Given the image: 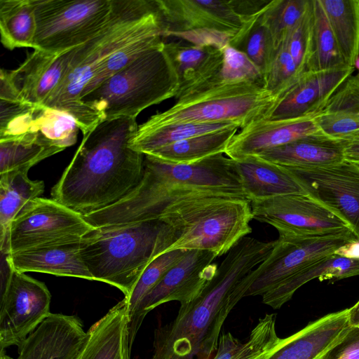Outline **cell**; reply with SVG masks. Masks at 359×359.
<instances>
[{"label":"cell","mask_w":359,"mask_h":359,"mask_svg":"<svg viewBox=\"0 0 359 359\" xmlns=\"http://www.w3.org/2000/svg\"><path fill=\"white\" fill-rule=\"evenodd\" d=\"M273 245L274 241L252 237L240 240L201 293L180 305L172 321L155 330L151 359H212L226 318L245 297L255 279V268Z\"/></svg>","instance_id":"obj_1"},{"label":"cell","mask_w":359,"mask_h":359,"mask_svg":"<svg viewBox=\"0 0 359 359\" xmlns=\"http://www.w3.org/2000/svg\"><path fill=\"white\" fill-rule=\"evenodd\" d=\"M136 118L100 121L83 135L74 157L53 187V199L86 215L120 201L140 182L144 154L130 141Z\"/></svg>","instance_id":"obj_2"},{"label":"cell","mask_w":359,"mask_h":359,"mask_svg":"<svg viewBox=\"0 0 359 359\" xmlns=\"http://www.w3.org/2000/svg\"><path fill=\"white\" fill-rule=\"evenodd\" d=\"M191 195L246 198L233 161L224 154L181 164L144 154L138 184L116 203L83 217L95 228L156 219L174 200Z\"/></svg>","instance_id":"obj_3"},{"label":"cell","mask_w":359,"mask_h":359,"mask_svg":"<svg viewBox=\"0 0 359 359\" xmlns=\"http://www.w3.org/2000/svg\"><path fill=\"white\" fill-rule=\"evenodd\" d=\"M165 25L155 0H114L111 18L94 37L76 47L70 70L43 107L74 118L83 135L92 128L81 95L105 60L141 36L163 33Z\"/></svg>","instance_id":"obj_4"},{"label":"cell","mask_w":359,"mask_h":359,"mask_svg":"<svg viewBox=\"0 0 359 359\" xmlns=\"http://www.w3.org/2000/svg\"><path fill=\"white\" fill-rule=\"evenodd\" d=\"M171 243L169 226L156 219L94 228L82 237L80 252L93 280L114 286L127 297Z\"/></svg>","instance_id":"obj_5"},{"label":"cell","mask_w":359,"mask_h":359,"mask_svg":"<svg viewBox=\"0 0 359 359\" xmlns=\"http://www.w3.org/2000/svg\"><path fill=\"white\" fill-rule=\"evenodd\" d=\"M165 43L151 48L80 99L92 129L104 119L135 118L175 97L180 87Z\"/></svg>","instance_id":"obj_6"},{"label":"cell","mask_w":359,"mask_h":359,"mask_svg":"<svg viewBox=\"0 0 359 359\" xmlns=\"http://www.w3.org/2000/svg\"><path fill=\"white\" fill-rule=\"evenodd\" d=\"M158 219L170 230L172 243L166 252L206 250L220 257L252 232L253 216L245 198L191 195L174 200Z\"/></svg>","instance_id":"obj_7"},{"label":"cell","mask_w":359,"mask_h":359,"mask_svg":"<svg viewBox=\"0 0 359 359\" xmlns=\"http://www.w3.org/2000/svg\"><path fill=\"white\" fill-rule=\"evenodd\" d=\"M279 101L278 96L258 83L219 82L175 99L170 108L151 116L138 129L220 122H235L242 129L267 118Z\"/></svg>","instance_id":"obj_8"},{"label":"cell","mask_w":359,"mask_h":359,"mask_svg":"<svg viewBox=\"0 0 359 359\" xmlns=\"http://www.w3.org/2000/svg\"><path fill=\"white\" fill-rule=\"evenodd\" d=\"M34 50L58 53L77 47L109 22L114 0H33Z\"/></svg>","instance_id":"obj_9"},{"label":"cell","mask_w":359,"mask_h":359,"mask_svg":"<svg viewBox=\"0 0 359 359\" xmlns=\"http://www.w3.org/2000/svg\"><path fill=\"white\" fill-rule=\"evenodd\" d=\"M355 238L350 229L321 234L280 233L270 253L255 268V279L245 297L262 296Z\"/></svg>","instance_id":"obj_10"},{"label":"cell","mask_w":359,"mask_h":359,"mask_svg":"<svg viewBox=\"0 0 359 359\" xmlns=\"http://www.w3.org/2000/svg\"><path fill=\"white\" fill-rule=\"evenodd\" d=\"M95 227L83 215L54 199L29 201L11 222L5 255L32 248L81 240Z\"/></svg>","instance_id":"obj_11"},{"label":"cell","mask_w":359,"mask_h":359,"mask_svg":"<svg viewBox=\"0 0 359 359\" xmlns=\"http://www.w3.org/2000/svg\"><path fill=\"white\" fill-rule=\"evenodd\" d=\"M8 265V264H7ZM1 278L0 348H20L50 314V293L46 285L8 266Z\"/></svg>","instance_id":"obj_12"},{"label":"cell","mask_w":359,"mask_h":359,"mask_svg":"<svg viewBox=\"0 0 359 359\" xmlns=\"http://www.w3.org/2000/svg\"><path fill=\"white\" fill-rule=\"evenodd\" d=\"M217 255L206 250H187L139 303L128 318V338L132 348L137 331L147 314L169 302L184 305L196 299L214 278Z\"/></svg>","instance_id":"obj_13"},{"label":"cell","mask_w":359,"mask_h":359,"mask_svg":"<svg viewBox=\"0 0 359 359\" xmlns=\"http://www.w3.org/2000/svg\"><path fill=\"white\" fill-rule=\"evenodd\" d=\"M283 167L309 196L343 219L359 238V165L344 160L322 167Z\"/></svg>","instance_id":"obj_14"},{"label":"cell","mask_w":359,"mask_h":359,"mask_svg":"<svg viewBox=\"0 0 359 359\" xmlns=\"http://www.w3.org/2000/svg\"><path fill=\"white\" fill-rule=\"evenodd\" d=\"M76 49L58 53L34 50L17 69H1L0 100L43 106L68 74Z\"/></svg>","instance_id":"obj_15"},{"label":"cell","mask_w":359,"mask_h":359,"mask_svg":"<svg viewBox=\"0 0 359 359\" xmlns=\"http://www.w3.org/2000/svg\"><path fill=\"white\" fill-rule=\"evenodd\" d=\"M250 205L253 219L272 226L279 234H321L350 229L308 194L278 196L250 201Z\"/></svg>","instance_id":"obj_16"},{"label":"cell","mask_w":359,"mask_h":359,"mask_svg":"<svg viewBox=\"0 0 359 359\" xmlns=\"http://www.w3.org/2000/svg\"><path fill=\"white\" fill-rule=\"evenodd\" d=\"M168 33L198 29L215 30L232 36L231 45L242 29L260 14L242 15L238 0H155Z\"/></svg>","instance_id":"obj_17"},{"label":"cell","mask_w":359,"mask_h":359,"mask_svg":"<svg viewBox=\"0 0 359 359\" xmlns=\"http://www.w3.org/2000/svg\"><path fill=\"white\" fill-rule=\"evenodd\" d=\"M88 339L76 316L51 313L18 348L16 359H78ZM0 359H11L2 349Z\"/></svg>","instance_id":"obj_18"},{"label":"cell","mask_w":359,"mask_h":359,"mask_svg":"<svg viewBox=\"0 0 359 359\" xmlns=\"http://www.w3.org/2000/svg\"><path fill=\"white\" fill-rule=\"evenodd\" d=\"M348 309L328 313L283 338L273 350L258 359H321L352 327Z\"/></svg>","instance_id":"obj_19"},{"label":"cell","mask_w":359,"mask_h":359,"mask_svg":"<svg viewBox=\"0 0 359 359\" xmlns=\"http://www.w3.org/2000/svg\"><path fill=\"white\" fill-rule=\"evenodd\" d=\"M320 132L314 117L264 118L241 129L224 154L231 159H240Z\"/></svg>","instance_id":"obj_20"},{"label":"cell","mask_w":359,"mask_h":359,"mask_svg":"<svg viewBox=\"0 0 359 359\" xmlns=\"http://www.w3.org/2000/svg\"><path fill=\"white\" fill-rule=\"evenodd\" d=\"M355 69L346 66L304 74L266 119L314 117L339 86L353 74Z\"/></svg>","instance_id":"obj_21"},{"label":"cell","mask_w":359,"mask_h":359,"mask_svg":"<svg viewBox=\"0 0 359 359\" xmlns=\"http://www.w3.org/2000/svg\"><path fill=\"white\" fill-rule=\"evenodd\" d=\"M81 241L20 250L5 255V260L10 268L20 272L34 271L93 280L81 255Z\"/></svg>","instance_id":"obj_22"},{"label":"cell","mask_w":359,"mask_h":359,"mask_svg":"<svg viewBox=\"0 0 359 359\" xmlns=\"http://www.w3.org/2000/svg\"><path fill=\"white\" fill-rule=\"evenodd\" d=\"M347 142L332 138L320 132L253 156L283 166H327L345 160L344 149Z\"/></svg>","instance_id":"obj_23"},{"label":"cell","mask_w":359,"mask_h":359,"mask_svg":"<svg viewBox=\"0 0 359 359\" xmlns=\"http://www.w3.org/2000/svg\"><path fill=\"white\" fill-rule=\"evenodd\" d=\"M245 196L250 201L288 195L307 194L297 180L282 165L256 156L232 159Z\"/></svg>","instance_id":"obj_24"},{"label":"cell","mask_w":359,"mask_h":359,"mask_svg":"<svg viewBox=\"0 0 359 359\" xmlns=\"http://www.w3.org/2000/svg\"><path fill=\"white\" fill-rule=\"evenodd\" d=\"M178 76L180 87L175 99L183 96L214 78L223 62V49L210 46L165 43Z\"/></svg>","instance_id":"obj_25"},{"label":"cell","mask_w":359,"mask_h":359,"mask_svg":"<svg viewBox=\"0 0 359 359\" xmlns=\"http://www.w3.org/2000/svg\"><path fill=\"white\" fill-rule=\"evenodd\" d=\"M126 302L123 299L88 330L78 359H132Z\"/></svg>","instance_id":"obj_26"},{"label":"cell","mask_w":359,"mask_h":359,"mask_svg":"<svg viewBox=\"0 0 359 359\" xmlns=\"http://www.w3.org/2000/svg\"><path fill=\"white\" fill-rule=\"evenodd\" d=\"M325 135L349 140L359 133V78L349 76L314 116Z\"/></svg>","instance_id":"obj_27"},{"label":"cell","mask_w":359,"mask_h":359,"mask_svg":"<svg viewBox=\"0 0 359 359\" xmlns=\"http://www.w3.org/2000/svg\"><path fill=\"white\" fill-rule=\"evenodd\" d=\"M39 107L32 127L11 137H0V174L29 170L43 159L64 150L48 139L41 129Z\"/></svg>","instance_id":"obj_28"},{"label":"cell","mask_w":359,"mask_h":359,"mask_svg":"<svg viewBox=\"0 0 359 359\" xmlns=\"http://www.w3.org/2000/svg\"><path fill=\"white\" fill-rule=\"evenodd\" d=\"M355 276H359V259L333 253L313 263L276 288L264 293L262 296V303L273 309H278L292 297L300 287L313 279L337 280Z\"/></svg>","instance_id":"obj_29"},{"label":"cell","mask_w":359,"mask_h":359,"mask_svg":"<svg viewBox=\"0 0 359 359\" xmlns=\"http://www.w3.org/2000/svg\"><path fill=\"white\" fill-rule=\"evenodd\" d=\"M276 323L275 313L265 314L244 341L230 332L221 334L212 359H258L269 353L283 340L277 334Z\"/></svg>","instance_id":"obj_30"},{"label":"cell","mask_w":359,"mask_h":359,"mask_svg":"<svg viewBox=\"0 0 359 359\" xmlns=\"http://www.w3.org/2000/svg\"><path fill=\"white\" fill-rule=\"evenodd\" d=\"M28 171L13 170L0 174V245L4 248L10 224L31 200L44 191L43 181L31 180Z\"/></svg>","instance_id":"obj_31"},{"label":"cell","mask_w":359,"mask_h":359,"mask_svg":"<svg viewBox=\"0 0 359 359\" xmlns=\"http://www.w3.org/2000/svg\"><path fill=\"white\" fill-rule=\"evenodd\" d=\"M240 128L233 127L181 140L156 149L151 155L166 163H191L219 154H225Z\"/></svg>","instance_id":"obj_32"},{"label":"cell","mask_w":359,"mask_h":359,"mask_svg":"<svg viewBox=\"0 0 359 359\" xmlns=\"http://www.w3.org/2000/svg\"><path fill=\"white\" fill-rule=\"evenodd\" d=\"M346 64L359 57V0H319Z\"/></svg>","instance_id":"obj_33"},{"label":"cell","mask_w":359,"mask_h":359,"mask_svg":"<svg viewBox=\"0 0 359 359\" xmlns=\"http://www.w3.org/2000/svg\"><path fill=\"white\" fill-rule=\"evenodd\" d=\"M36 29L33 0H0L1 41L6 48H33Z\"/></svg>","instance_id":"obj_34"},{"label":"cell","mask_w":359,"mask_h":359,"mask_svg":"<svg viewBox=\"0 0 359 359\" xmlns=\"http://www.w3.org/2000/svg\"><path fill=\"white\" fill-rule=\"evenodd\" d=\"M241 126L235 122L182 123L152 130L138 129L130 141V147L144 154L168 144L200 135Z\"/></svg>","instance_id":"obj_35"},{"label":"cell","mask_w":359,"mask_h":359,"mask_svg":"<svg viewBox=\"0 0 359 359\" xmlns=\"http://www.w3.org/2000/svg\"><path fill=\"white\" fill-rule=\"evenodd\" d=\"M311 0H273L262 15L259 22L268 32L276 50L306 15Z\"/></svg>","instance_id":"obj_36"},{"label":"cell","mask_w":359,"mask_h":359,"mask_svg":"<svg viewBox=\"0 0 359 359\" xmlns=\"http://www.w3.org/2000/svg\"><path fill=\"white\" fill-rule=\"evenodd\" d=\"M346 66L325 11L319 0H313V55L310 72Z\"/></svg>","instance_id":"obj_37"},{"label":"cell","mask_w":359,"mask_h":359,"mask_svg":"<svg viewBox=\"0 0 359 359\" xmlns=\"http://www.w3.org/2000/svg\"><path fill=\"white\" fill-rule=\"evenodd\" d=\"M163 33L141 36L121 47L111 54L83 89L80 99L113 74L123 69L146 50L163 43Z\"/></svg>","instance_id":"obj_38"},{"label":"cell","mask_w":359,"mask_h":359,"mask_svg":"<svg viewBox=\"0 0 359 359\" xmlns=\"http://www.w3.org/2000/svg\"><path fill=\"white\" fill-rule=\"evenodd\" d=\"M262 74L264 88L280 100L303 76L290 55L285 41L276 49Z\"/></svg>","instance_id":"obj_39"},{"label":"cell","mask_w":359,"mask_h":359,"mask_svg":"<svg viewBox=\"0 0 359 359\" xmlns=\"http://www.w3.org/2000/svg\"><path fill=\"white\" fill-rule=\"evenodd\" d=\"M187 251L176 250L164 252L147 266L130 295L123 298L128 306V316L133 313L143 298L157 285L168 270L185 255Z\"/></svg>","instance_id":"obj_40"},{"label":"cell","mask_w":359,"mask_h":359,"mask_svg":"<svg viewBox=\"0 0 359 359\" xmlns=\"http://www.w3.org/2000/svg\"><path fill=\"white\" fill-rule=\"evenodd\" d=\"M212 81L214 83L252 82L263 86V74L260 67L244 51L228 45L223 49L222 67Z\"/></svg>","instance_id":"obj_41"},{"label":"cell","mask_w":359,"mask_h":359,"mask_svg":"<svg viewBox=\"0 0 359 359\" xmlns=\"http://www.w3.org/2000/svg\"><path fill=\"white\" fill-rule=\"evenodd\" d=\"M287 50L299 73L310 72L313 55V0L302 20L285 39Z\"/></svg>","instance_id":"obj_42"},{"label":"cell","mask_w":359,"mask_h":359,"mask_svg":"<svg viewBox=\"0 0 359 359\" xmlns=\"http://www.w3.org/2000/svg\"><path fill=\"white\" fill-rule=\"evenodd\" d=\"M245 43H246L245 53L263 72L276 50L272 45L268 32L260 24L259 20L249 34Z\"/></svg>","instance_id":"obj_43"},{"label":"cell","mask_w":359,"mask_h":359,"mask_svg":"<svg viewBox=\"0 0 359 359\" xmlns=\"http://www.w3.org/2000/svg\"><path fill=\"white\" fill-rule=\"evenodd\" d=\"M171 36L185 40L193 45L210 46L219 49H224L226 46L231 45L232 40V36L228 34L208 29L170 32L165 37Z\"/></svg>","instance_id":"obj_44"},{"label":"cell","mask_w":359,"mask_h":359,"mask_svg":"<svg viewBox=\"0 0 359 359\" xmlns=\"http://www.w3.org/2000/svg\"><path fill=\"white\" fill-rule=\"evenodd\" d=\"M321 359H359V328L353 327Z\"/></svg>","instance_id":"obj_45"},{"label":"cell","mask_w":359,"mask_h":359,"mask_svg":"<svg viewBox=\"0 0 359 359\" xmlns=\"http://www.w3.org/2000/svg\"><path fill=\"white\" fill-rule=\"evenodd\" d=\"M334 253L342 257L359 259V238H355L349 241Z\"/></svg>","instance_id":"obj_46"},{"label":"cell","mask_w":359,"mask_h":359,"mask_svg":"<svg viewBox=\"0 0 359 359\" xmlns=\"http://www.w3.org/2000/svg\"><path fill=\"white\" fill-rule=\"evenodd\" d=\"M344 158L359 165V139L348 140L344 149Z\"/></svg>","instance_id":"obj_47"},{"label":"cell","mask_w":359,"mask_h":359,"mask_svg":"<svg viewBox=\"0 0 359 359\" xmlns=\"http://www.w3.org/2000/svg\"><path fill=\"white\" fill-rule=\"evenodd\" d=\"M349 322L351 326L359 328V300L348 308Z\"/></svg>","instance_id":"obj_48"},{"label":"cell","mask_w":359,"mask_h":359,"mask_svg":"<svg viewBox=\"0 0 359 359\" xmlns=\"http://www.w3.org/2000/svg\"><path fill=\"white\" fill-rule=\"evenodd\" d=\"M355 68H357L358 70V73L357 76L359 78V57H358V58L357 60V62H356Z\"/></svg>","instance_id":"obj_49"},{"label":"cell","mask_w":359,"mask_h":359,"mask_svg":"<svg viewBox=\"0 0 359 359\" xmlns=\"http://www.w3.org/2000/svg\"><path fill=\"white\" fill-rule=\"evenodd\" d=\"M351 139H359V133L355 134Z\"/></svg>","instance_id":"obj_50"}]
</instances>
